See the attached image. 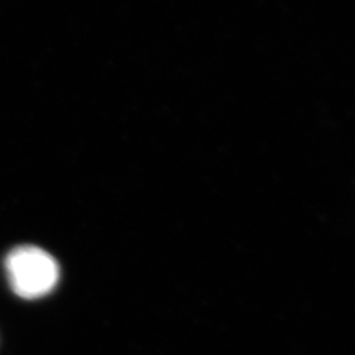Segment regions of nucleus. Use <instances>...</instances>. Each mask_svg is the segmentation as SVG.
I'll use <instances>...</instances> for the list:
<instances>
[{"instance_id": "obj_1", "label": "nucleus", "mask_w": 355, "mask_h": 355, "mask_svg": "<svg viewBox=\"0 0 355 355\" xmlns=\"http://www.w3.org/2000/svg\"><path fill=\"white\" fill-rule=\"evenodd\" d=\"M10 291L26 301L48 296L60 283V265L51 253L33 244H21L5 257Z\"/></svg>"}]
</instances>
